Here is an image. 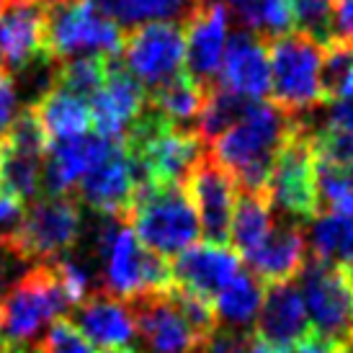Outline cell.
<instances>
[{"mask_svg":"<svg viewBox=\"0 0 353 353\" xmlns=\"http://www.w3.org/2000/svg\"><path fill=\"white\" fill-rule=\"evenodd\" d=\"M294 129L296 119L274 101H250L243 117L209 142V155L230 173L237 191L265 194L276 155Z\"/></svg>","mask_w":353,"mask_h":353,"instance_id":"6da1fadb","label":"cell"},{"mask_svg":"<svg viewBox=\"0 0 353 353\" xmlns=\"http://www.w3.org/2000/svg\"><path fill=\"white\" fill-rule=\"evenodd\" d=\"M96 250L101 258L103 292L117 299L132 302L173 286L168 258L142 245L127 219L101 214L96 225Z\"/></svg>","mask_w":353,"mask_h":353,"instance_id":"7a4b0ae2","label":"cell"},{"mask_svg":"<svg viewBox=\"0 0 353 353\" xmlns=\"http://www.w3.org/2000/svg\"><path fill=\"white\" fill-rule=\"evenodd\" d=\"M127 222L139 243L163 258L183 253L201 232L186 183H139Z\"/></svg>","mask_w":353,"mask_h":353,"instance_id":"3957f363","label":"cell"},{"mask_svg":"<svg viewBox=\"0 0 353 353\" xmlns=\"http://www.w3.org/2000/svg\"><path fill=\"white\" fill-rule=\"evenodd\" d=\"M124 31L93 0H50L47 3V37L44 52L54 62L72 57H106L121 54Z\"/></svg>","mask_w":353,"mask_h":353,"instance_id":"277c9868","label":"cell"},{"mask_svg":"<svg viewBox=\"0 0 353 353\" xmlns=\"http://www.w3.org/2000/svg\"><path fill=\"white\" fill-rule=\"evenodd\" d=\"M299 292L310 314V330L335 351L353 348V281L348 265L317 261L299 271Z\"/></svg>","mask_w":353,"mask_h":353,"instance_id":"5b68a950","label":"cell"},{"mask_svg":"<svg viewBox=\"0 0 353 353\" xmlns=\"http://www.w3.org/2000/svg\"><path fill=\"white\" fill-rule=\"evenodd\" d=\"M268 59L276 106L296 121L323 106V44L292 31L268 41Z\"/></svg>","mask_w":353,"mask_h":353,"instance_id":"8992f818","label":"cell"},{"mask_svg":"<svg viewBox=\"0 0 353 353\" xmlns=\"http://www.w3.org/2000/svg\"><path fill=\"white\" fill-rule=\"evenodd\" d=\"M83 230V212L75 199L44 196L41 201L23 209V214L0 240L13 253L29 261L52 263L78 243Z\"/></svg>","mask_w":353,"mask_h":353,"instance_id":"52a82bcc","label":"cell"},{"mask_svg":"<svg viewBox=\"0 0 353 353\" xmlns=\"http://www.w3.org/2000/svg\"><path fill=\"white\" fill-rule=\"evenodd\" d=\"M265 196L274 212L289 222H310L320 212L317 199V155L307 129L296 121L292 137L284 142L274 160Z\"/></svg>","mask_w":353,"mask_h":353,"instance_id":"ba28073f","label":"cell"},{"mask_svg":"<svg viewBox=\"0 0 353 353\" xmlns=\"http://www.w3.org/2000/svg\"><path fill=\"white\" fill-rule=\"evenodd\" d=\"M70 310L52 263H37L6 289L0 299V330L6 341L26 343Z\"/></svg>","mask_w":353,"mask_h":353,"instance_id":"9c48e42d","label":"cell"},{"mask_svg":"<svg viewBox=\"0 0 353 353\" xmlns=\"http://www.w3.org/2000/svg\"><path fill=\"white\" fill-rule=\"evenodd\" d=\"M121 65L142 83L157 88L186 72V37L178 21H152L124 34Z\"/></svg>","mask_w":353,"mask_h":353,"instance_id":"30bf717a","label":"cell"},{"mask_svg":"<svg viewBox=\"0 0 353 353\" xmlns=\"http://www.w3.org/2000/svg\"><path fill=\"white\" fill-rule=\"evenodd\" d=\"M50 139L41 129L34 108L16 114L8 134L0 139V191L23 201L39 196L44 178V155Z\"/></svg>","mask_w":353,"mask_h":353,"instance_id":"8fae6325","label":"cell"},{"mask_svg":"<svg viewBox=\"0 0 353 353\" xmlns=\"http://www.w3.org/2000/svg\"><path fill=\"white\" fill-rule=\"evenodd\" d=\"M230 23L232 16L219 0H196L183 19L186 75L196 80L201 88L216 83L230 39Z\"/></svg>","mask_w":353,"mask_h":353,"instance_id":"7c38bea8","label":"cell"},{"mask_svg":"<svg viewBox=\"0 0 353 353\" xmlns=\"http://www.w3.org/2000/svg\"><path fill=\"white\" fill-rule=\"evenodd\" d=\"M137 338L148 353H199L206 338L186 320L168 292L145 294L129 302Z\"/></svg>","mask_w":353,"mask_h":353,"instance_id":"4fadbf2b","label":"cell"},{"mask_svg":"<svg viewBox=\"0 0 353 353\" xmlns=\"http://www.w3.org/2000/svg\"><path fill=\"white\" fill-rule=\"evenodd\" d=\"M88 106L93 132L111 142H124L127 132L145 114L148 96L142 83L119 62V57H114L108 59L106 80L93 93Z\"/></svg>","mask_w":353,"mask_h":353,"instance_id":"5bb4252c","label":"cell"},{"mask_svg":"<svg viewBox=\"0 0 353 353\" xmlns=\"http://www.w3.org/2000/svg\"><path fill=\"white\" fill-rule=\"evenodd\" d=\"M186 188L191 194L204 237L209 243H227L237 201V186L230 173L222 165H216L209 152H204V157L186 178Z\"/></svg>","mask_w":353,"mask_h":353,"instance_id":"9a60e30c","label":"cell"},{"mask_svg":"<svg viewBox=\"0 0 353 353\" xmlns=\"http://www.w3.org/2000/svg\"><path fill=\"white\" fill-rule=\"evenodd\" d=\"M137 183L139 181L134 160L127 152V148L117 142L108 150L106 157H101L99 163L80 178L78 194L80 201L90 206L93 212L127 219Z\"/></svg>","mask_w":353,"mask_h":353,"instance_id":"2e32d148","label":"cell"},{"mask_svg":"<svg viewBox=\"0 0 353 353\" xmlns=\"http://www.w3.org/2000/svg\"><path fill=\"white\" fill-rule=\"evenodd\" d=\"M50 0H6L0 8V65L13 72L44 57Z\"/></svg>","mask_w":353,"mask_h":353,"instance_id":"e0dca14e","label":"cell"},{"mask_svg":"<svg viewBox=\"0 0 353 353\" xmlns=\"http://www.w3.org/2000/svg\"><path fill=\"white\" fill-rule=\"evenodd\" d=\"M214 85L232 90L245 101H263L271 93L268 41L243 29L230 34Z\"/></svg>","mask_w":353,"mask_h":353,"instance_id":"ac0fdd59","label":"cell"},{"mask_svg":"<svg viewBox=\"0 0 353 353\" xmlns=\"http://www.w3.org/2000/svg\"><path fill=\"white\" fill-rule=\"evenodd\" d=\"M70 323L103 351H137V325L132 307L106 292H96L75 304V314Z\"/></svg>","mask_w":353,"mask_h":353,"instance_id":"d6986e66","label":"cell"},{"mask_svg":"<svg viewBox=\"0 0 353 353\" xmlns=\"http://www.w3.org/2000/svg\"><path fill=\"white\" fill-rule=\"evenodd\" d=\"M237 271H240V255L235 253V248H230L227 243H209V240L194 243L183 253H178L170 263L173 284L209 299H214L216 292Z\"/></svg>","mask_w":353,"mask_h":353,"instance_id":"ffe728a7","label":"cell"},{"mask_svg":"<svg viewBox=\"0 0 353 353\" xmlns=\"http://www.w3.org/2000/svg\"><path fill=\"white\" fill-rule=\"evenodd\" d=\"M114 145L117 142L101 137L96 132L52 142L44 155V178H41V188L47 191V196H68L70 188H78L80 178L101 157H106Z\"/></svg>","mask_w":353,"mask_h":353,"instance_id":"44dd1931","label":"cell"},{"mask_svg":"<svg viewBox=\"0 0 353 353\" xmlns=\"http://www.w3.org/2000/svg\"><path fill=\"white\" fill-rule=\"evenodd\" d=\"M263 343L294 348L310 338V314L294 281L268 284L253 330Z\"/></svg>","mask_w":353,"mask_h":353,"instance_id":"7402d4cb","label":"cell"},{"mask_svg":"<svg viewBox=\"0 0 353 353\" xmlns=\"http://www.w3.org/2000/svg\"><path fill=\"white\" fill-rule=\"evenodd\" d=\"M299 124L312 139L317 163L353 170V99L327 101Z\"/></svg>","mask_w":353,"mask_h":353,"instance_id":"603a6c76","label":"cell"},{"mask_svg":"<svg viewBox=\"0 0 353 353\" xmlns=\"http://www.w3.org/2000/svg\"><path fill=\"white\" fill-rule=\"evenodd\" d=\"M250 274H255L265 284L292 281L307 263V235L299 222L284 219L271 230L263 245L255 248L245 258Z\"/></svg>","mask_w":353,"mask_h":353,"instance_id":"cb8c5ba5","label":"cell"},{"mask_svg":"<svg viewBox=\"0 0 353 353\" xmlns=\"http://www.w3.org/2000/svg\"><path fill=\"white\" fill-rule=\"evenodd\" d=\"M31 108L39 119L47 139H52V142L80 137V134L93 129L90 127L88 101L59 88V85H52L50 90H44L39 99L31 103Z\"/></svg>","mask_w":353,"mask_h":353,"instance_id":"d4e9b609","label":"cell"},{"mask_svg":"<svg viewBox=\"0 0 353 353\" xmlns=\"http://www.w3.org/2000/svg\"><path fill=\"white\" fill-rule=\"evenodd\" d=\"M263 281L250 271H237L214 294L216 327L225 330H253L261 304H263Z\"/></svg>","mask_w":353,"mask_h":353,"instance_id":"484cf974","label":"cell"},{"mask_svg":"<svg viewBox=\"0 0 353 353\" xmlns=\"http://www.w3.org/2000/svg\"><path fill=\"white\" fill-rule=\"evenodd\" d=\"M276 212L265 194H245L240 191L235 201V212H232V222H230V240L237 255L253 253L255 248L263 245V240L271 235L276 227Z\"/></svg>","mask_w":353,"mask_h":353,"instance_id":"4316f807","label":"cell"},{"mask_svg":"<svg viewBox=\"0 0 353 353\" xmlns=\"http://www.w3.org/2000/svg\"><path fill=\"white\" fill-rule=\"evenodd\" d=\"M204 96L206 88H201L196 80L188 78L186 72H183V75H178V78L152 88L148 106L165 119L168 124L188 129L191 124H196Z\"/></svg>","mask_w":353,"mask_h":353,"instance_id":"83f0119b","label":"cell"},{"mask_svg":"<svg viewBox=\"0 0 353 353\" xmlns=\"http://www.w3.org/2000/svg\"><path fill=\"white\" fill-rule=\"evenodd\" d=\"M310 245L317 261L353 265V219L333 212H317L310 219Z\"/></svg>","mask_w":353,"mask_h":353,"instance_id":"f1b7e54d","label":"cell"},{"mask_svg":"<svg viewBox=\"0 0 353 353\" xmlns=\"http://www.w3.org/2000/svg\"><path fill=\"white\" fill-rule=\"evenodd\" d=\"M232 19L243 31H250L263 41H274L294 29L292 0H248L232 6Z\"/></svg>","mask_w":353,"mask_h":353,"instance_id":"f546056e","label":"cell"},{"mask_svg":"<svg viewBox=\"0 0 353 353\" xmlns=\"http://www.w3.org/2000/svg\"><path fill=\"white\" fill-rule=\"evenodd\" d=\"M111 21L134 29L152 21H183L196 0H93Z\"/></svg>","mask_w":353,"mask_h":353,"instance_id":"4dcf8cb0","label":"cell"},{"mask_svg":"<svg viewBox=\"0 0 353 353\" xmlns=\"http://www.w3.org/2000/svg\"><path fill=\"white\" fill-rule=\"evenodd\" d=\"M250 101L235 96L232 90L222 88V85H209L201 103L196 119V134L201 137L204 145H209L212 139H216L225 129H230L237 119L243 117V111L248 108Z\"/></svg>","mask_w":353,"mask_h":353,"instance_id":"1f68e13d","label":"cell"},{"mask_svg":"<svg viewBox=\"0 0 353 353\" xmlns=\"http://www.w3.org/2000/svg\"><path fill=\"white\" fill-rule=\"evenodd\" d=\"M323 103L353 99V41L330 39L323 47Z\"/></svg>","mask_w":353,"mask_h":353,"instance_id":"d6a6232c","label":"cell"},{"mask_svg":"<svg viewBox=\"0 0 353 353\" xmlns=\"http://www.w3.org/2000/svg\"><path fill=\"white\" fill-rule=\"evenodd\" d=\"M108 70L106 57H72L65 62H57L54 72V85L75 93L80 99L90 101L93 93L103 85Z\"/></svg>","mask_w":353,"mask_h":353,"instance_id":"836d02e7","label":"cell"},{"mask_svg":"<svg viewBox=\"0 0 353 353\" xmlns=\"http://www.w3.org/2000/svg\"><path fill=\"white\" fill-rule=\"evenodd\" d=\"M317 199L320 212H333L353 219V170L317 163Z\"/></svg>","mask_w":353,"mask_h":353,"instance_id":"e575fe53","label":"cell"},{"mask_svg":"<svg viewBox=\"0 0 353 353\" xmlns=\"http://www.w3.org/2000/svg\"><path fill=\"white\" fill-rule=\"evenodd\" d=\"M294 29L317 44L333 39V0H292Z\"/></svg>","mask_w":353,"mask_h":353,"instance_id":"d590c367","label":"cell"},{"mask_svg":"<svg viewBox=\"0 0 353 353\" xmlns=\"http://www.w3.org/2000/svg\"><path fill=\"white\" fill-rule=\"evenodd\" d=\"M52 268H54L57 284L70 307L88 299L90 289H93V279H90V271L85 265H80L78 261H70V258H57V261H52Z\"/></svg>","mask_w":353,"mask_h":353,"instance_id":"8d00e7d4","label":"cell"},{"mask_svg":"<svg viewBox=\"0 0 353 353\" xmlns=\"http://www.w3.org/2000/svg\"><path fill=\"white\" fill-rule=\"evenodd\" d=\"M39 353H96V345L80 333L70 320H54L44 335Z\"/></svg>","mask_w":353,"mask_h":353,"instance_id":"74e56055","label":"cell"},{"mask_svg":"<svg viewBox=\"0 0 353 353\" xmlns=\"http://www.w3.org/2000/svg\"><path fill=\"white\" fill-rule=\"evenodd\" d=\"M258 348V335L253 330H225L216 327L214 333L206 338L199 353H255Z\"/></svg>","mask_w":353,"mask_h":353,"instance_id":"f35d334b","label":"cell"},{"mask_svg":"<svg viewBox=\"0 0 353 353\" xmlns=\"http://www.w3.org/2000/svg\"><path fill=\"white\" fill-rule=\"evenodd\" d=\"M13 119H16V85L13 75L0 65V139L8 134Z\"/></svg>","mask_w":353,"mask_h":353,"instance_id":"ab89813d","label":"cell"},{"mask_svg":"<svg viewBox=\"0 0 353 353\" xmlns=\"http://www.w3.org/2000/svg\"><path fill=\"white\" fill-rule=\"evenodd\" d=\"M333 39L353 41V0H333Z\"/></svg>","mask_w":353,"mask_h":353,"instance_id":"60d3db41","label":"cell"},{"mask_svg":"<svg viewBox=\"0 0 353 353\" xmlns=\"http://www.w3.org/2000/svg\"><path fill=\"white\" fill-rule=\"evenodd\" d=\"M23 209H26V206L21 204L19 199L8 196V194H0V235L8 232L10 227L19 222L21 214H23Z\"/></svg>","mask_w":353,"mask_h":353,"instance_id":"b9f144b4","label":"cell"},{"mask_svg":"<svg viewBox=\"0 0 353 353\" xmlns=\"http://www.w3.org/2000/svg\"><path fill=\"white\" fill-rule=\"evenodd\" d=\"M296 353H345V351H335V348H330V345L323 343V341H317V338L310 333V338H304L302 343L296 345Z\"/></svg>","mask_w":353,"mask_h":353,"instance_id":"7bdbcfd3","label":"cell"},{"mask_svg":"<svg viewBox=\"0 0 353 353\" xmlns=\"http://www.w3.org/2000/svg\"><path fill=\"white\" fill-rule=\"evenodd\" d=\"M255 353H296V348H286V345H268L258 338V348Z\"/></svg>","mask_w":353,"mask_h":353,"instance_id":"ee69618b","label":"cell"},{"mask_svg":"<svg viewBox=\"0 0 353 353\" xmlns=\"http://www.w3.org/2000/svg\"><path fill=\"white\" fill-rule=\"evenodd\" d=\"M219 3H230V6H240V3H248V0H219Z\"/></svg>","mask_w":353,"mask_h":353,"instance_id":"f6af8a7d","label":"cell"},{"mask_svg":"<svg viewBox=\"0 0 353 353\" xmlns=\"http://www.w3.org/2000/svg\"><path fill=\"white\" fill-rule=\"evenodd\" d=\"M103 353H137V351H103Z\"/></svg>","mask_w":353,"mask_h":353,"instance_id":"bcb514c9","label":"cell"},{"mask_svg":"<svg viewBox=\"0 0 353 353\" xmlns=\"http://www.w3.org/2000/svg\"><path fill=\"white\" fill-rule=\"evenodd\" d=\"M348 274H351V281H353V265H348Z\"/></svg>","mask_w":353,"mask_h":353,"instance_id":"7dc6e473","label":"cell"},{"mask_svg":"<svg viewBox=\"0 0 353 353\" xmlns=\"http://www.w3.org/2000/svg\"><path fill=\"white\" fill-rule=\"evenodd\" d=\"M351 353H353V348H351Z\"/></svg>","mask_w":353,"mask_h":353,"instance_id":"c3c4849f","label":"cell"},{"mask_svg":"<svg viewBox=\"0 0 353 353\" xmlns=\"http://www.w3.org/2000/svg\"><path fill=\"white\" fill-rule=\"evenodd\" d=\"M0 194H3V191H0Z\"/></svg>","mask_w":353,"mask_h":353,"instance_id":"681fc988","label":"cell"}]
</instances>
